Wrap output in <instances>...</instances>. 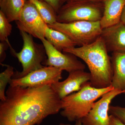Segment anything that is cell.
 Segmentation results:
<instances>
[{
  "label": "cell",
  "instance_id": "5",
  "mask_svg": "<svg viewBox=\"0 0 125 125\" xmlns=\"http://www.w3.org/2000/svg\"><path fill=\"white\" fill-rule=\"evenodd\" d=\"M48 26L64 34L76 45L80 46L95 41L101 36L102 30L100 21H78L67 23L56 22Z\"/></svg>",
  "mask_w": 125,
  "mask_h": 125
},
{
  "label": "cell",
  "instance_id": "23",
  "mask_svg": "<svg viewBox=\"0 0 125 125\" xmlns=\"http://www.w3.org/2000/svg\"><path fill=\"white\" fill-rule=\"evenodd\" d=\"M109 117L110 121L109 125H125V123L113 115H110Z\"/></svg>",
  "mask_w": 125,
  "mask_h": 125
},
{
  "label": "cell",
  "instance_id": "11",
  "mask_svg": "<svg viewBox=\"0 0 125 125\" xmlns=\"http://www.w3.org/2000/svg\"><path fill=\"white\" fill-rule=\"evenodd\" d=\"M69 73L68 77L65 80L58 81L52 85L61 99L74 92H78L83 85L90 81V73L84 70L76 71Z\"/></svg>",
  "mask_w": 125,
  "mask_h": 125
},
{
  "label": "cell",
  "instance_id": "13",
  "mask_svg": "<svg viewBox=\"0 0 125 125\" xmlns=\"http://www.w3.org/2000/svg\"><path fill=\"white\" fill-rule=\"evenodd\" d=\"M104 10L100 23L102 29L120 22L125 0H104Z\"/></svg>",
  "mask_w": 125,
  "mask_h": 125
},
{
  "label": "cell",
  "instance_id": "8",
  "mask_svg": "<svg viewBox=\"0 0 125 125\" xmlns=\"http://www.w3.org/2000/svg\"><path fill=\"white\" fill-rule=\"evenodd\" d=\"M62 71L58 68L44 66L30 72L22 78H12L9 84L10 86L25 88H37L52 85L62 79Z\"/></svg>",
  "mask_w": 125,
  "mask_h": 125
},
{
  "label": "cell",
  "instance_id": "24",
  "mask_svg": "<svg viewBox=\"0 0 125 125\" xmlns=\"http://www.w3.org/2000/svg\"><path fill=\"white\" fill-rule=\"evenodd\" d=\"M120 21L125 26V6L121 16Z\"/></svg>",
  "mask_w": 125,
  "mask_h": 125
},
{
  "label": "cell",
  "instance_id": "4",
  "mask_svg": "<svg viewBox=\"0 0 125 125\" xmlns=\"http://www.w3.org/2000/svg\"><path fill=\"white\" fill-rule=\"evenodd\" d=\"M23 40L22 50L16 52L11 47V52L21 63L22 70L15 73L12 79H18L26 76L30 72L38 70L43 66L47 58L43 45L34 42L32 36L23 31H20Z\"/></svg>",
  "mask_w": 125,
  "mask_h": 125
},
{
  "label": "cell",
  "instance_id": "22",
  "mask_svg": "<svg viewBox=\"0 0 125 125\" xmlns=\"http://www.w3.org/2000/svg\"><path fill=\"white\" fill-rule=\"evenodd\" d=\"M48 4L53 9L56 13L59 11L61 0H42Z\"/></svg>",
  "mask_w": 125,
  "mask_h": 125
},
{
  "label": "cell",
  "instance_id": "16",
  "mask_svg": "<svg viewBox=\"0 0 125 125\" xmlns=\"http://www.w3.org/2000/svg\"><path fill=\"white\" fill-rule=\"evenodd\" d=\"M26 0H2L0 1V10L10 22L17 21L24 7Z\"/></svg>",
  "mask_w": 125,
  "mask_h": 125
},
{
  "label": "cell",
  "instance_id": "20",
  "mask_svg": "<svg viewBox=\"0 0 125 125\" xmlns=\"http://www.w3.org/2000/svg\"><path fill=\"white\" fill-rule=\"evenodd\" d=\"M109 113L118 118L125 124V107L110 105Z\"/></svg>",
  "mask_w": 125,
  "mask_h": 125
},
{
  "label": "cell",
  "instance_id": "10",
  "mask_svg": "<svg viewBox=\"0 0 125 125\" xmlns=\"http://www.w3.org/2000/svg\"><path fill=\"white\" fill-rule=\"evenodd\" d=\"M124 92L114 89L104 94L99 101L94 103L88 114L81 119L83 125H109L111 103L113 99Z\"/></svg>",
  "mask_w": 125,
  "mask_h": 125
},
{
  "label": "cell",
  "instance_id": "12",
  "mask_svg": "<svg viewBox=\"0 0 125 125\" xmlns=\"http://www.w3.org/2000/svg\"><path fill=\"white\" fill-rule=\"evenodd\" d=\"M100 37L108 51L125 52V26L121 22L103 29Z\"/></svg>",
  "mask_w": 125,
  "mask_h": 125
},
{
  "label": "cell",
  "instance_id": "7",
  "mask_svg": "<svg viewBox=\"0 0 125 125\" xmlns=\"http://www.w3.org/2000/svg\"><path fill=\"white\" fill-rule=\"evenodd\" d=\"M16 24L20 31H24L40 40L45 38L48 25L36 7L29 0L25 1Z\"/></svg>",
  "mask_w": 125,
  "mask_h": 125
},
{
  "label": "cell",
  "instance_id": "1",
  "mask_svg": "<svg viewBox=\"0 0 125 125\" xmlns=\"http://www.w3.org/2000/svg\"><path fill=\"white\" fill-rule=\"evenodd\" d=\"M0 102V125H39L62 109L52 85L37 88L9 86Z\"/></svg>",
  "mask_w": 125,
  "mask_h": 125
},
{
  "label": "cell",
  "instance_id": "3",
  "mask_svg": "<svg viewBox=\"0 0 125 125\" xmlns=\"http://www.w3.org/2000/svg\"><path fill=\"white\" fill-rule=\"evenodd\" d=\"M113 89L112 85L101 88H95L89 81L76 93L62 99L61 115L70 122L81 120L88 114L97 99Z\"/></svg>",
  "mask_w": 125,
  "mask_h": 125
},
{
  "label": "cell",
  "instance_id": "9",
  "mask_svg": "<svg viewBox=\"0 0 125 125\" xmlns=\"http://www.w3.org/2000/svg\"><path fill=\"white\" fill-rule=\"evenodd\" d=\"M47 56L44 64L52 66L69 73L77 70H84L85 65L78 60L75 56L70 53H62L58 51L45 38L42 40Z\"/></svg>",
  "mask_w": 125,
  "mask_h": 125
},
{
  "label": "cell",
  "instance_id": "19",
  "mask_svg": "<svg viewBox=\"0 0 125 125\" xmlns=\"http://www.w3.org/2000/svg\"><path fill=\"white\" fill-rule=\"evenodd\" d=\"M12 29V25L2 11L0 10V40L6 42L10 35Z\"/></svg>",
  "mask_w": 125,
  "mask_h": 125
},
{
  "label": "cell",
  "instance_id": "17",
  "mask_svg": "<svg viewBox=\"0 0 125 125\" xmlns=\"http://www.w3.org/2000/svg\"><path fill=\"white\" fill-rule=\"evenodd\" d=\"M29 0L36 7L48 25L57 22L56 13L48 4L42 0Z\"/></svg>",
  "mask_w": 125,
  "mask_h": 125
},
{
  "label": "cell",
  "instance_id": "2",
  "mask_svg": "<svg viewBox=\"0 0 125 125\" xmlns=\"http://www.w3.org/2000/svg\"><path fill=\"white\" fill-rule=\"evenodd\" d=\"M63 52L80 58L86 63L89 70V82L92 86L101 88L111 85L113 75L111 60L105 42L100 36L90 44Z\"/></svg>",
  "mask_w": 125,
  "mask_h": 125
},
{
  "label": "cell",
  "instance_id": "14",
  "mask_svg": "<svg viewBox=\"0 0 125 125\" xmlns=\"http://www.w3.org/2000/svg\"><path fill=\"white\" fill-rule=\"evenodd\" d=\"M113 75L111 85L115 89L125 90V52H113L111 59Z\"/></svg>",
  "mask_w": 125,
  "mask_h": 125
},
{
  "label": "cell",
  "instance_id": "21",
  "mask_svg": "<svg viewBox=\"0 0 125 125\" xmlns=\"http://www.w3.org/2000/svg\"><path fill=\"white\" fill-rule=\"evenodd\" d=\"M10 45V43L7 40L6 42H1L0 43V62L2 63L6 57V51Z\"/></svg>",
  "mask_w": 125,
  "mask_h": 125
},
{
  "label": "cell",
  "instance_id": "18",
  "mask_svg": "<svg viewBox=\"0 0 125 125\" xmlns=\"http://www.w3.org/2000/svg\"><path fill=\"white\" fill-rule=\"evenodd\" d=\"M5 65L6 69L0 74V99L1 101L6 99V88L14 73L13 67L9 65Z\"/></svg>",
  "mask_w": 125,
  "mask_h": 125
},
{
  "label": "cell",
  "instance_id": "26",
  "mask_svg": "<svg viewBox=\"0 0 125 125\" xmlns=\"http://www.w3.org/2000/svg\"><path fill=\"white\" fill-rule=\"evenodd\" d=\"M75 125H83L81 120H78L75 121Z\"/></svg>",
  "mask_w": 125,
  "mask_h": 125
},
{
  "label": "cell",
  "instance_id": "27",
  "mask_svg": "<svg viewBox=\"0 0 125 125\" xmlns=\"http://www.w3.org/2000/svg\"><path fill=\"white\" fill-rule=\"evenodd\" d=\"M60 125H70V124H63V123H61V124H60Z\"/></svg>",
  "mask_w": 125,
  "mask_h": 125
},
{
  "label": "cell",
  "instance_id": "25",
  "mask_svg": "<svg viewBox=\"0 0 125 125\" xmlns=\"http://www.w3.org/2000/svg\"><path fill=\"white\" fill-rule=\"evenodd\" d=\"M102 0H69V1H87L91 2H99Z\"/></svg>",
  "mask_w": 125,
  "mask_h": 125
},
{
  "label": "cell",
  "instance_id": "28",
  "mask_svg": "<svg viewBox=\"0 0 125 125\" xmlns=\"http://www.w3.org/2000/svg\"><path fill=\"white\" fill-rule=\"evenodd\" d=\"M123 94H125V91H124V93H123Z\"/></svg>",
  "mask_w": 125,
  "mask_h": 125
},
{
  "label": "cell",
  "instance_id": "6",
  "mask_svg": "<svg viewBox=\"0 0 125 125\" xmlns=\"http://www.w3.org/2000/svg\"><path fill=\"white\" fill-rule=\"evenodd\" d=\"M95 2L69 1L57 15V22L62 23L78 21H100L102 17L100 7Z\"/></svg>",
  "mask_w": 125,
  "mask_h": 125
},
{
  "label": "cell",
  "instance_id": "15",
  "mask_svg": "<svg viewBox=\"0 0 125 125\" xmlns=\"http://www.w3.org/2000/svg\"><path fill=\"white\" fill-rule=\"evenodd\" d=\"M45 38L56 49L61 52L76 46V43L64 34L48 26L46 30Z\"/></svg>",
  "mask_w": 125,
  "mask_h": 125
}]
</instances>
